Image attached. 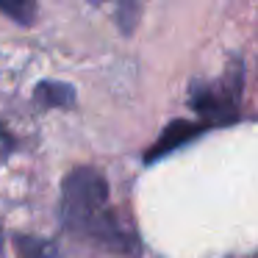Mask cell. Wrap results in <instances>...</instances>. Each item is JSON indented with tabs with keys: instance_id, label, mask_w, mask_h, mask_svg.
I'll return each mask as SVG.
<instances>
[{
	"instance_id": "5b68a950",
	"label": "cell",
	"mask_w": 258,
	"mask_h": 258,
	"mask_svg": "<svg viewBox=\"0 0 258 258\" xmlns=\"http://www.w3.org/2000/svg\"><path fill=\"white\" fill-rule=\"evenodd\" d=\"M0 12L14 17V23H20V25H31L34 23V14H36V6L34 3H25V0H20V3L0 0Z\"/></svg>"
},
{
	"instance_id": "3957f363",
	"label": "cell",
	"mask_w": 258,
	"mask_h": 258,
	"mask_svg": "<svg viewBox=\"0 0 258 258\" xmlns=\"http://www.w3.org/2000/svg\"><path fill=\"white\" fill-rule=\"evenodd\" d=\"M200 134V125L189 122V119H178V122H172L169 128H164V134L158 136V142L147 150V161H156V158L167 156V153H172L175 147L186 145L189 139H195V136Z\"/></svg>"
},
{
	"instance_id": "52a82bcc",
	"label": "cell",
	"mask_w": 258,
	"mask_h": 258,
	"mask_svg": "<svg viewBox=\"0 0 258 258\" xmlns=\"http://www.w3.org/2000/svg\"><path fill=\"white\" fill-rule=\"evenodd\" d=\"M0 139H6V131H3V134H0Z\"/></svg>"
},
{
	"instance_id": "7a4b0ae2",
	"label": "cell",
	"mask_w": 258,
	"mask_h": 258,
	"mask_svg": "<svg viewBox=\"0 0 258 258\" xmlns=\"http://www.w3.org/2000/svg\"><path fill=\"white\" fill-rule=\"evenodd\" d=\"M239 92H241V70H228V75L214 84L191 89V106L200 117L211 122H230L239 114Z\"/></svg>"
},
{
	"instance_id": "6da1fadb",
	"label": "cell",
	"mask_w": 258,
	"mask_h": 258,
	"mask_svg": "<svg viewBox=\"0 0 258 258\" xmlns=\"http://www.w3.org/2000/svg\"><path fill=\"white\" fill-rule=\"evenodd\" d=\"M61 228L117 258H139V236L111 206L103 172L75 167L61 183Z\"/></svg>"
},
{
	"instance_id": "277c9868",
	"label": "cell",
	"mask_w": 258,
	"mask_h": 258,
	"mask_svg": "<svg viewBox=\"0 0 258 258\" xmlns=\"http://www.w3.org/2000/svg\"><path fill=\"white\" fill-rule=\"evenodd\" d=\"M34 100L42 103L47 108H64L75 100V89L70 84H56V81H47V84H39L34 92Z\"/></svg>"
},
{
	"instance_id": "8992f818",
	"label": "cell",
	"mask_w": 258,
	"mask_h": 258,
	"mask_svg": "<svg viewBox=\"0 0 258 258\" xmlns=\"http://www.w3.org/2000/svg\"><path fill=\"white\" fill-rule=\"evenodd\" d=\"M17 250L23 258H53L50 244L39 239H17Z\"/></svg>"
}]
</instances>
